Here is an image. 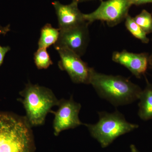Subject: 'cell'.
<instances>
[{"mask_svg":"<svg viewBox=\"0 0 152 152\" xmlns=\"http://www.w3.org/2000/svg\"><path fill=\"white\" fill-rule=\"evenodd\" d=\"M90 84L100 97L115 107L129 104L139 100L142 90L129 79L98 72L94 68Z\"/></svg>","mask_w":152,"mask_h":152,"instance_id":"cell-1","label":"cell"},{"mask_svg":"<svg viewBox=\"0 0 152 152\" xmlns=\"http://www.w3.org/2000/svg\"><path fill=\"white\" fill-rule=\"evenodd\" d=\"M31 127L25 117L0 113V152H34Z\"/></svg>","mask_w":152,"mask_h":152,"instance_id":"cell-2","label":"cell"},{"mask_svg":"<svg viewBox=\"0 0 152 152\" xmlns=\"http://www.w3.org/2000/svg\"><path fill=\"white\" fill-rule=\"evenodd\" d=\"M20 94L26 110L25 118L31 127L43 125L47 114L59 102L50 89L30 82Z\"/></svg>","mask_w":152,"mask_h":152,"instance_id":"cell-3","label":"cell"},{"mask_svg":"<svg viewBox=\"0 0 152 152\" xmlns=\"http://www.w3.org/2000/svg\"><path fill=\"white\" fill-rule=\"evenodd\" d=\"M98 113L99 120L97 123L84 125L102 148L109 146L120 136L139 128L138 125L127 121L124 115L117 110L113 113L102 111Z\"/></svg>","mask_w":152,"mask_h":152,"instance_id":"cell-4","label":"cell"},{"mask_svg":"<svg viewBox=\"0 0 152 152\" xmlns=\"http://www.w3.org/2000/svg\"><path fill=\"white\" fill-rule=\"evenodd\" d=\"M132 5L131 0H101L100 5L96 10L84 14V16L89 24L99 20L106 22L109 27H113L125 20Z\"/></svg>","mask_w":152,"mask_h":152,"instance_id":"cell-5","label":"cell"},{"mask_svg":"<svg viewBox=\"0 0 152 152\" xmlns=\"http://www.w3.org/2000/svg\"><path fill=\"white\" fill-rule=\"evenodd\" d=\"M56 50L60 56L58 66L60 69L66 71L74 83L90 84L93 68L89 66L80 56L67 49Z\"/></svg>","mask_w":152,"mask_h":152,"instance_id":"cell-6","label":"cell"},{"mask_svg":"<svg viewBox=\"0 0 152 152\" xmlns=\"http://www.w3.org/2000/svg\"><path fill=\"white\" fill-rule=\"evenodd\" d=\"M89 24L86 22L74 27L60 30L55 49L66 48L81 57L86 51L90 40Z\"/></svg>","mask_w":152,"mask_h":152,"instance_id":"cell-7","label":"cell"},{"mask_svg":"<svg viewBox=\"0 0 152 152\" xmlns=\"http://www.w3.org/2000/svg\"><path fill=\"white\" fill-rule=\"evenodd\" d=\"M58 106V109L56 111H50L55 115L53 125L55 136L58 135L63 131L84 125L79 117L81 105L75 102L72 96L68 100H60Z\"/></svg>","mask_w":152,"mask_h":152,"instance_id":"cell-8","label":"cell"},{"mask_svg":"<svg viewBox=\"0 0 152 152\" xmlns=\"http://www.w3.org/2000/svg\"><path fill=\"white\" fill-rule=\"evenodd\" d=\"M149 56L148 53H136L123 50L114 52L112 59L115 62L127 68L137 78H140L145 75L149 68Z\"/></svg>","mask_w":152,"mask_h":152,"instance_id":"cell-9","label":"cell"},{"mask_svg":"<svg viewBox=\"0 0 152 152\" xmlns=\"http://www.w3.org/2000/svg\"><path fill=\"white\" fill-rule=\"evenodd\" d=\"M78 4L74 1L68 5L63 4L58 1L52 3L56 14L60 30L74 27L87 22L84 14L78 8Z\"/></svg>","mask_w":152,"mask_h":152,"instance_id":"cell-10","label":"cell"},{"mask_svg":"<svg viewBox=\"0 0 152 152\" xmlns=\"http://www.w3.org/2000/svg\"><path fill=\"white\" fill-rule=\"evenodd\" d=\"M146 85L139 98L138 115L145 121L152 120V83L145 77Z\"/></svg>","mask_w":152,"mask_h":152,"instance_id":"cell-11","label":"cell"},{"mask_svg":"<svg viewBox=\"0 0 152 152\" xmlns=\"http://www.w3.org/2000/svg\"><path fill=\"white\" fill-rule=\"evenodd\" d=\"M59 34V29L56 28L50 24L47 23L41 29L38 48L47 49L52 45H54L58 41Z\"/></svg>","mask_w":152,"mask_h":152,"instance_id":"cell-12","label":"cell"},{"mask_svg":"<svg viewBox=\"0 0 152 152\" xmlns=\"http://www.w3.org/2000/svg\"><path fill=\"white\" fill-rule=\"evenodd\" d=\"M125 25L127 29L134 37L138 39L144 44L148 43L150 39L147 37V34L135 22L134 18L128 15L125 19Z\"/></svg>","mask_w":152,"mask_h":152,"instance_id":"cell-13","label":"cell"},{"mask_svg":"<svg viewBox=\"0 0 152 152\" xmlns=\"http://www.w3.org/2000/svg\"><path fill=\"white\" fill-rule=\"evenodd\" d=\"M34 59L36 66L39 69H48L53 64L47 49L43 48H38L34 54Z\"/></svg>","mask_w":152,"mask_h":152,"instance_id":"cell-14","label":"cell"},{"mask_svg":"<svg viewBox=\"0 0 152 152\" xmlns=\"http://www.w3.org/2000/svg\"><path fill=\"white\" fill-rule=\"evenodd\" d=\"M133 18L135 22L147 34L152 33L151 13H150L146 10H143Z\"/></svg>","mask_w":152,"mask_h":152,"instance_id":"cell-15","label":"cell"},{"mask_svg":"<svg viewBox=\"0 0 152 152\" xmlns=\"http://www.w3.org/2000/svg\"><path fill=\"white\" fill-rule=\"evenodd\" d=\"M10 31V26L6 27H2L0 26V35L1 34H6ZM10 47L9 46L3 47L0 45V66L1 65L4 61V58L6 54L10 50Z\"/></svg>","mask_w":152,"mask_h":152,"instance_id":"cell-16","label":"cell"},{"mask_svg":"<svg viewBox=\"0 0 152 152\" xmlns=\"http://www.w3.org/2000/svg\"><path fill=\"white\" fill-rule=\"evenodd\" d=\"M131 1L132 5L140 6L145 4H152V0H131Z\"/></svg>","mask_w":152,"mask_h":152,"instance_id":"cell-17","label":"cell"},{"mask_svg":"<svg viewBox=\"0 0 152 152\" xmlns=\"http://www.w3.org/2000/svg\"><path fill=\"white\" fill-rule=\"evenodd\" d=\"M130 152H140L137 149L136 146L133 144L130 145Z\"/></svg>","mask_w":152,"mask_h":152,"instance_id":"cell-18","label":"cell"},{"mask_svg":"<svg viewBox=\"0 0 152 152\" xmlns=\"http://www.w3.org/2000/svg\"><path fill=\"white\" fill-rule=\"evenodd\" d=\"M149 68L152 70V50L151 53L149 56Z\"/></svg>","mask_w":152,"mask_h":152,"instance_id":"cell-19","label":"cell"},{"mask_svg":"<svg viewBox=\"0 0 152 152\" xmlns=\"http://www.w3.org/2000/svg\"><path fill=\"white\" fill-rule=\"evenodd\" d=\"M93 1V0H72V1H75L76 2L79 3L83 2L88 1ZM101 1V0H100Z\"/></svg>","mask_w":152,"mask_h":152,"instance_id":"cell-20","label":"cell"}]
</instances>
